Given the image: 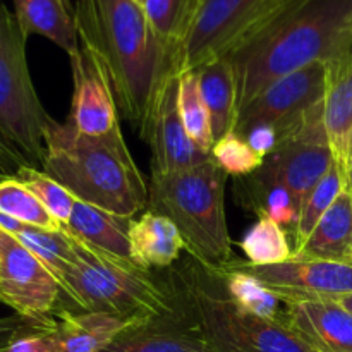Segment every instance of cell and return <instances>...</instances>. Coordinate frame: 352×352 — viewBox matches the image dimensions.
Returning a JSON list of instances; mask_svg holds the SVG:
<instances>
[{"label": "cell", "mask_w": 352, "mask_h": 352, "mask_svg": "<svg viewBox=\"0 0 352 352\" xmlns=\"http://www.w3.org/2000/svg\"><path fill=\"white\" fill-rule=\"evenodd\" d=\"M79 47L95 55L120 116L143 140L175 54L157 36L136 0H76Z\"/></svg>", "instance_id": "obj_1"}, {"label": "cell", "mask_w": 352, "mask_h": 352, "mask_svg": "<svg viewBox=\"0 0 352 352\" xmlns=\"http://www.w3.org/2000/svg\"><path fill=\"white\" fill-rule=\"evenodd\" d=\"M352 54V0H284L229 60L239 110L278 79Z\"/></svg>", "instance_id": "obj_2"}, {"label": "cell", "mask_w": 352, "mask_h": 352, "mask_svg": "<svg viewBox=\"0 0 352 352\" xmlns=\"http://www.w3.org/2000/svg\"><path fill=\"white\" fill-rule=\"evenodd\" d=\"M41 170L76 199L126 219L148 206V182L138 168L122 129L88 136L65 120H50Z\"/></svg>", "instance_id": "obj_3"}, {"label": "cell", "mask_w": 352, "mask_h": 352, "mask_svg": "<svg viewBox=\"0 0 352 352\" xmlns=\"http://www.w3.org/2000/svg\"><path fill=\"white\" fill-rule=\"evenodd\" d=\"M162 275L174 301L215 352H315L285 327L241 309L215 272L191 256Z\"/></svg>", "instance_id": "obj_4"}, {"label": "cell", "mask_w": 352, "mask_h": 352, "mask_svg": "<svg viewBox=\"0 0 352 352\" xmlns=\"http://www.w3.org/2000/svg\"><path fill=\"white\" fill-rule=\"evenodd\" d=\"M227 177L210 157L186 170L151 175L148 184V210L172 220L189 256L215 274L236 261L226 217Z\"/></svg>", "instance_id": "obj_5"}, {"label": "cell", "mask_w": 352, "mask_h": 352, "mask_svg": "<svg viewBox=\"0 0 352 352\" xmlns=\"http://www.w3.org/2000/svg\"><path fill=\"white\" fill-rule=\"evenodd\" d=\"M69 237L76 261L60 287L62 299L74 306L71 309L105 313L127 323L146 322L175 311L174 296L164 277Z\"/></svg>", "instance_id": "obj_6"}, {"label": "cell", "mask_w": 352, "mask_h": 352, "mask_svg": "<svg viewBox=\"0 0 352 352\" xmlns=\"http://www.w3.org/2000/svg\"><path fill=\"white\" fill-rule=\"evenodd\" d=\"M26 34L16 14L0 2V131L31 167L45 157V133L52 117L36 95L26 60Z\"/></svg>", "instance_id": "obj_7"}, {"label": "cell", "mask_w": 352, "mask_h": 352, "mask_svg": "<svg viewBox=\"0 0 352 352\" xmlns=\"http://www.w3.org/2000/svg\"><path fill=\"white\" fill-rule=\"evenodd\" d=\"M284 0H198L191 30L177 52V76L229 57Z\"/></svg>", "instance_id": "obj_8"}, {"label": "cell", "mask_w": 352, "mask_h": 352, "mask_svg": "<svg viewBox=\"0 0 352 352\" xmlns=\"http://www.w3.org/2000/svg\"><path fill=\"white\" fill-rule=\"evenodd\" d=\"M336 160L323 120L322 102L296 129L278 141L263 165L248 177L260 186L285 188L302 210L308 196L329 174Z\"/></svg>", "instance_id": "obj_9"}, {"label": "cell", "mask_w": 352, "mask_h": 352, "mask_svg": "<svg viewBox=\"0 0 352 352\" xmlns=\"http://www.w3.org/2000/svg\"><path fill=\"white\" fill-rule=\"evenodd\" d=\"M62 287L16 236L0 229V302L33 323H50L62 305Z\"/></svg>", "instance_id": "obj_10"}, {"label": "cell", "mask_w": 352, "mask_h": 352, "mask_svg": "<svg viewBox=\"0 0 352 352\" xmlns=\"http://www.w3.org/2000/svg\"><path fill=\"white\" fill-rule=\"evenodd\" d=\"M327 64H313L278 79L239 110L234 131L243 136L251 127L267 124L284 138L325 100Z\"/></svg>", "instance_id": "obj_11"}, {"label": "cell", "mask_w": 352, "mask_h": 352, "mask_svg": "<svg viewBox=\"0 0 352 352\" xmlns=\"http://www.w3.org/2000/svg\"><path fill=\"white\" fill-rule=\"evenodd\" d=\"M243 270L260 278L284 302L337 301L352 294V267L320 260H291L284 263L254 267L236 261Z\"/></svg>", "instance_id": "obj_12"}, {"label": "cell", "mask_w": 352, "mask_h": 352, "mask_svg": "<svg viewBox=\"0 0 352 352\" xmlns=\"http://www.w3.org/2000/svg\"><path fill=\"white\" fill-rule=\"evenodd\" d=\"M143 140L151 150V175L196 167L210 158L189 138L179 112V76H170L155 103Z\"/></svg>", "instance_id": "obj_13"}, {"label": "cell", "mask_w": 352, "mask_h": 352, "mask_svg": "<svg viewBox=\"0 0 352 352\" xmlns=\"http://www.w3.org/2000/svg\"><path fill=\"white\" fill-rule=\"evenodd\" d=\"M69 58L72 71V103L67 122L88 136L110 133L120 126L119 110L102 65L95 55L82 47Z\"/></svg>", "instance_id": "obj_14"}, {"label": "cell", "mask_w": 352, "mask_h": 352, "mask_svg": "<svg viewBox=\"0 0 352 352\" xmlns=\"http://www.w3.org/2000/svg\"><path fill=\"white\" fill-rule=\"evenodd\" d=\"M102 352H215L175 302V311L133 323Z\"/></svg>", "instance_id": "obj_15"}, {"label": "cell", "mask_w": 352, "mask_h": 352, "mask_svg": "<svg viewBox=\"0 0 352 352\" xmlns=\"http://www.w3.org/2000/svg\"><path fill=\"white\" fill-rule=\"evenodd\" d=\"M285 327L315 352H352V313L337 301L291 302Z\"/></svg>", "instance_id": "obj_16"}, {"label": "cell", "mask_w": 352, "mask_h": 352, "mask_svg": "<svg viewBox=\"0 0 352 352\" xmlns=\"http://www.w3.org/2000/svg\"><path fill=\"white\" fill-rule=\"evenodd\" d=\"M292 258L332 261L352 267V196L349 189L346 188L337 196L305 244L294 250Z\"/></svg>", "instance_id": "obj_17"}, {"label": "cell", "mask_w": 352, "mask_h": 352, "mask_svg": "<svg viewBox=\"0 0 352 352\" xmlns=\"http://www.w3.org/2000/svg\"><path fill=\"white\" fill-rule=\"evenodd\" d=\"M129 243L133 261L146 270H167L181 260V253L186 251L184 239L174 222L151 210L140 219L131 220Z\"/></svg>", "instance_id": "obj_18"}, {"label": "cell", "mask_w": 352, "mask_h": 352, "mask_svg": "<svg viewBox=\"0 0 352 352\" xmlns=\"http://www.w3.org/2000/svg\"><path fill=\"white\" fill-rule=\"evenodd\" d=\"M131 220L76 199L71 219L62 229L86 246L120 260L133 261L129 243Z\"/></svg>", "instance_id": "obj_19"}, {"label": "cell", "mask_w": 352, "mask_h": 352, "mask_svg": "<svg viewBox=\"0 0 352 352\" xmlns=\"http://www.w3.org/2000/svg\"><path fill=\"white\" fill-rule=\"evenodd\" d=\"M52 325L60 352H102L133 323L105 313L79 311L60 306Z\"/></svg>", "instance_id": "obj_20"}, {"label": "cell", "mask_w": 352, "mask_h": 352, "mask_svg": "<svg viewBox=\"0 0 352 352\" xmlns=\"http://www.w3.org/2000/svg\"><path fill=\"white\" fill-rule=\"evenodd\" d=\"M14 14L26 34H40L71 57L79 50L74 6L71 0H12Z\"/></svg>", "instance_id": "obj_21"}, {"label": "cell", "mask_w": 352, "mask_h": 352, "mask_svg": "<svg viewBox=\"0 0 352 352\" xmlns=\"http://www.w3.org/2000/svg\"><path fill=\"white\" fill-rule=\"evenodd\" d=\"M323 120L336 158L346 165L352 134V54L327 64Z\"/></svg>", "instance_id": "obj_22"}, {"label": "cell", "mask_w": 352, "mask_h": 352, "mask_svg": "<svg viewBox=\"0 0 352 352\" xmlns=\"http://www.w3.org/2000/svg\"><path fill=\"white\" fill-rule=\"evenodd\" d=\"M195 72L198 74L199 91L212 120L213 140L219 141L234 131L239 116L236 72L229 57L210 62Z\"/></svg>", "instance_id": "obj_23"}, {"label": "cell", "mask_w": 352, "mask_h": 352, "mask_svg": "<svg viewBox=\"0 0 352 352\" xmlns=\"http://www.w3.org/2000/svg\"><path fill=\"white\" fill-rule=\"evenodd\" d=\"M236 261L226 270L217 274L222 280L227 296L241 309L251 313V315L285 323L287 302H284L275 292H272L260 278H256L250 272L243 270Z\"/></svg>", "instance_id": "obj_24"}, {"label": "cell", "mask_w": 352, "mask_h": 352, "mask_svg": "<svg viewBox=\"0 0 352 352\" xmlns=\"http://www.w3.org/2000/svg\"><path fill=\"white\" fill-rule=\"evenodd\" d=\"M237 195L244 208L251 210L258 217H265L278 226L294 232L301 210L296 205L291 192L280 186H260L250 177H241Z\"/></svg>", "instance_id": "obj_25"}, {"label": "cell", "mask_w": 352, "mask_h": 352, "mask_svg": "<svg viewBox=\"0 0 352 352\" xmlns=\"http://www.w3.org/2000/svg\"><path fill=\"white\" fill-rule=\"evenodd\" d=\"M144 14L157 36L175 54L184 43L198 9V0H144Z\"/></svg>", "instance_id": "obj_26"}, {"label": "cell", "mask_w": 352, "mask_h": 352, "mask_svg": "<svg viewBox=\"0 0 352 352\" xmlns=\"http://www.w3.org/2000/svg\"><path fill=\"white\" fill-rule=\"evenodd\" d=\"M14 236L48 268V272L58 280V284H62L67 270L76 261L74 246L65 230H45L24 226Z\"/></svg>", "instance_id": "obj_27"}, {"label": "cell", "mask_w": 352, "mask_h": 352, "mask_svg": "<svg viewBox=\"0 0 352 352\" xmlns=\"http://www.w3.org/2000/svg\"><path fill=\"white\" fill-rule=\"evenodd\" d=\"M239 246L246 254L248 263L254 267L284 263L291 260L294 253L285 236L284 227L265 217H261L244 232Z\"/></svg>", "instance_id": "obj_28"}, {"label": "cell", "mask_w": 352, "mask_h": 352, "mask_svg": "<svg viewBox=\"0 0 352 352\" xmlns=\"http://www.w3.org/2000/svg\"><path fill=\"white\" fill-rule=\"evenodd\" d=\"M346 188V165H344L342 162L336 160V164L332 165L329 174H327L325 177L322 179V182L313 189V192L308 196L305 206H302L298 226H296L294 232H292V237H294V250H298L299 246L305 244V241L308 239L309 234L313 232V229L318 226L322 217L329 212V208L333 205L337 196H339Z\"/></svg>", "instance_id": "obj_29"}, {"label": "cell", "mask_w": 352, "mask_h": 352, "mask_svg": "<svg viewBox=\"0 0 352 352\" xmlns=\"http://www.w3.org/2000/svg\"><path fill=\"white\" fill-rule=\"evenodd\" d=\"M0 212L17 222L38 229H62L60 223L48 213L40 199L16 175H0Z\"/></svg>", "instance_id": "obj_30"}, {"label": "cell", "mask_w": 352, "mask_h": 352, "mask_svg": "<svg viewBox=\"0 0 352 352\" xmlns=\"http://www.w3.org/2000/svg\"><path fill=\"white\" fill-rule=\"evenodd\" d=\"M179 112L189 138L203 153L210 155L215 140L208 109L199 91L198 74L195 71L179 76Z\"/></svg>", "instance_id": "obj_31"}, {"label": "cell", "mask_w": 352, "mask_h": 352, "mask_svg": "<svg viewBox=\"0 0 352 352\" xmlns=\"http://www.w3.org/2000/svg\"><path fill=\"white\" fill-rule=\"evenodd\" d=\"M16 177L40 199L41 205L60 226H65L69 222L72 210H74L76 198L64 186L58 184L55 179H52L38 167H30V165L21 167Z\"/></svg>", "instance_id": "obj_32"}, {"label": "cell", "mask_w": 352, "mask_h": 352, "mask_svg": "<svg viewBox=\"0 0 352 352\" xmlns=\"http://www.w3.org/2000/svg\"><path fill=\"white\" fill-rule=\"evenodd\" d=\"M210 157L227 175H232L236 179L254 174L265 162V158L258 155L236 131H230L219 141H215Z\"/></svg>", "instance_id": "obj_33"}, {"label": "cell", "mask_w": 352, "mask_h": 352, "mask_svg": "<svg viewBox=\"0 0 352 352\" xmlns=\"http://www.w3.org/2000/svg\"><path fill=\"white\" fill-rule=\"evenodd\" d=\"M52 323L54 320L47 325L28 322V325L0 352H60Z\"/></svg>", "instance_id": "obj_34"}, {"label": "cell", "mask_w": 352, "mask_h": 352, "mask_svg": "<svg viewBox=\"0 0 352 352\" xmlns=\"http://www.w3.org/2000/svg\"><path fill=\"white\" fill-rule=\"evenodd\" d=\"M243 138L250 143V146L263 158H267L268 155L277 148L278 141H280L277 129L272 126H267V124L251 127L250 131H246V133L243 134Z\"/></svg>", "instance_id": "obj_35"}, {"label": "cell", "mask_w": 352, "mask_h": 352, "mask_svg": "<svg viewBox=\"0 0 352 352\" xmlns=\"http://www.w3.org/2000/svg\"><path fill=\"white\" fill-rule=\"evenodd\" d=\"M26 165H30L26 158L17 151V148L0 131V170L6 175H16L17 170L21 167H26Z\"/></svg>", "instance_id": "obj_36"}, {"label": "cell", "mask_w": 352, "mask_h": 352, "mask_svg": "<svg viewBox=\"0 0 352 352\" xmlns=\"http://www.w3.org/2000/svg\"><path fill=\"white\" fill-rule=\"evenodd\" d=\"M26 325L28 320L19 315L0 318V349H3Z\"/></svg>", "instance_id": "obj_37"}, {"label": "cell", "mask_w": 352, "mask_h": 352, "mask_svg": "<svg viewBox=\"0 0 352 352\" xmlns=\"http://www.w3.org/2000/svg\"><path fill=\"white\" fill-rule=\"evenodd\" d=\"M337 302H339V305H342L344 308H346V309H349V311L352 313V294L342 296V298H339V299H337Z\"/></svg>", "instance_id": "obj_38"}, {"label": "cell", "mask_w": 352, "mask_h": 352, "mask_svg": "<svg viewBox=\"0 0 352 352\" xmlns=\"http://www.w3.org/2000/svg\"><path fill=\"white\" fill-rule=\"evenodd\" d=\"M346 168H347V174H349V172H352V150H351L349 157H347V162H346Z\"/></svg>", "instance_id": "obj_39"}, {"label": "cell", "mask_w": 352, "mask_h": 352, "mask_svg": "<svg viewBox=\"0 0 352 352\" xmlns=\"http://www.w3.org/2000/svg\"><path fill=\"white\" fill-rule=\"evenodd\" d=\"M347 189H349V192H351V196H352V172H349V174H347Z\"/></svg>", "instance_id": "obj_40"}, {"label": "cell", "mask_w": 352, "mask_h": 352, "mask_svg": "<svg viewBox=\"0 0 352 352\" xmlns=\"http://www.w3.org/2000/svg\"><path fill=\"white\" fill-rule=\"evenodd\" d=\"M351 150H352V134H351V141H349V153H351Z\"/></svg>", "instance_id": "obj_41"}, {"label": "cell", "mask_w": 352, "mask_h": 352, "mask_svg": "<svg viewBox=\"0 0 352 352\" xmlns=\"http://www.w3.org/2000/svg\"><path fill=\"white\" fill-rule=\"evenodd\" d=\"M136 2H138V3H141V6H143V3H144V0H136Z\"/></svg>", "instance_id": "obj_42"}]
</instances>
